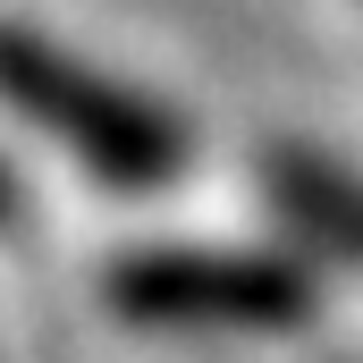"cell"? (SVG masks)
I'll list each match as a JSON object with an SVG mask.
<instances>
[{
    "label": "cell",
    "mask_w": 363,
    "mask_h": 363,
    "mask_svg": "<svg viewBox=\"0 0 363 363\" xmlns=\"http://www.w3.org/2000/svg\"><path fill=\"white\" fill-rule=\"evenodd\" d=\"M0 101L17 118H34L68 161H85L110 186H169L194 152L186 118H169L161 101L110 85L101 68L68 60L43 34H17V26H0Z\"/></svg>",
    "instance_id": "cell-1"
},
{
    "label": "cell",
    "mask_w": 363,
    "mask_h": 363,
    "mask_svg": "<svg viewBox=\"0 0 363 363\" xmlns=\"http://www.w3.org/2000/svg\"><path fill=\"white\" fill-rule=\"evenodd\" d=\"M110 304L144 330H296L321 304V287L287 254L144 245L110 271Z\"/></svg>",
    "instance_id": "cell-2"
},
{
    "label": "cell",
    "mask_w": 363,
    "mask_h": 363,
    "mask_svg": "<svg viewBox=\"0 0 363 363\" xmlns=\"http://www.w3.org/2000/svg\"><path fill=\"white\" fill-rule=\"evenodd\" d=\"M271 203L296 237H313V254L330 262H355L363 271V178L321 161V152H271Z\"/></svg>",
    "instance_id": "cell-3"
},
{
    "label": "cell",
    "mask_w": 363,
    "mask_h": 363,
    "mask_svg": "<svg viewBox=\"0 0 363 363\" xmlns=\"http://www.w3.org/2000/svg\"><path fill=\"white\" fill-rule=\"evenodd\" d=\"M0 220H17V178H9V161H0Z\"/></svg>",
    "instance_id": "cell-4"
}]
</instances>
